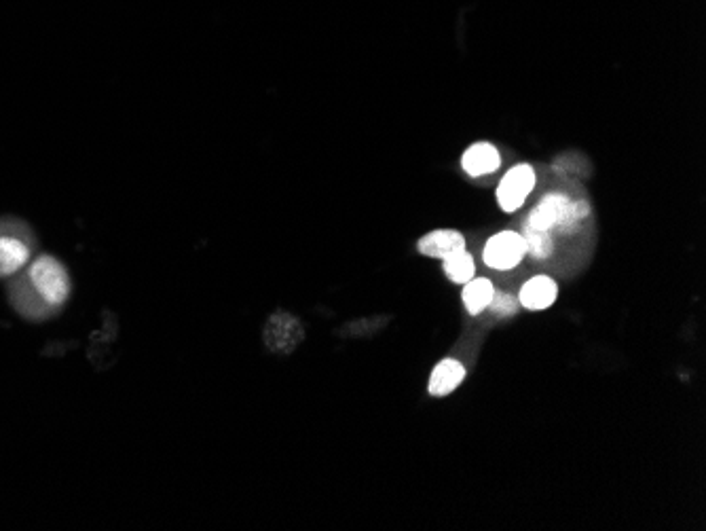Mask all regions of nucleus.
Masks as SVG:
<instances>
[{
    "instance_id": "nucleus-1",
    "label": "nucleus",
    "mask_w": 706,
    "mask_h": 531,
    "mask_svg": "<svg viewBox=\"0 0 706 531\" xmlns=\"http://www.w3.org/2000/svg\"><path fill=\"white\" fill-rule=\"evenodd\" d=\"M70 297L66 267L55 256L43 254L30 263L26 273L11 282V301L28 318H47Z\"/></svg>"
},
{
    "instance_id": "nucleus-2",
    "label": "nucleus",
    "mask_w": 706,
    "mask_h": 531,
    "mask_svg": "<svg viewBox=\"0 0 706 531\" xmlns=\"http://www.w3.org/2000/svg\"><path fill=\"white\" fill-rule=\"evenodd\" d=\"M588 214V201H571L563 193H548L540 204L529 212L525 225L542 231L559 229L563 233H571L580 227V223Z\"/></svg>"
},
{
    "instance_id": "nucleus-3",
    "label": "nucleus",
    "mask_w": 706,
    "mask_h": 531,
    "mask_svg": "<svg viewBox=\"0 0 706 531\" xmlns=\"http://www.w3.org/2000/svg\"><path fill=\"white\" fill-rule=\"evenodd\" d=\"M525 256H527L525 240L523 235L516 231H501L489 237L485 250H482V261H485L487 267L497 271H510L518 267Z\"/></svg>"
},
{
    "instance_id": "nucleus-4",
    "label": "nucleus",
    "mask_w": 706,
    "mask_h": 531,
    "mask_svg": "<svg viewBox=\"0 0 706 531\" xmlns=\"http://www.w3.org/2000/svg\"><path fill=\"white\" fill-rule=\"evenodd\" d=\"M535 187V170L527 163L514 166L497 187V201L504 212H516L525 204Z\"/></svg>"
},
{
    "instance_id": "nucleus-5",
    "label": "nucleus",
    "mask_w": 706,
    "mask_h": 531,
    "mask_svg": "<svg viewBox=\"0 0 706 531\" xmlns=\"http://www.w3.org/2000/svg\"><path fill=\"white\" fill-rule=\"evenodd\" d=\"M17 227L13 231L0 229V278L15 276L30 263L32 240L28 233H17Z\"/></svg>"
},
{
    "instance_id": "nucleus-6",
    "label": "nucleus",
    "mask_w": 706,
    "mask_h": 531,
    "mask_svg": "<svg viewBox=\"0 0 706 531\" xmlns=\"http://www.w3.org/2000/svg\"><path fill=\"white\" fill-rule=\"evenodd\" d=\"M303 335V324L284 311L271 316L265 326V343L275 354H290L301 343Z\"/></svg>"
},
{
    "instance_id": "nucleus-7",
    "label": "nucleus",
    "mask_w": 706,
    "mask_h": 531,
    "mask_svg": "<svg viewBox=\"0 0 706 531\" xmlns=\"http://www.w3.org/2000/svg\"><path fill=\"white\" fill-rule=\"evenodd\" d=\"M417 250L430 259H449V256L466 250V237L453 229H438L423 235L417 242Z\"/></svg>"
},
{
    "instance_id": "nucleus-8",
    "label": "nucleus",
    "mask_w": 706,
    "mask_h": 531,
    "mask_svg": "<svg viewBox=\"0 0 706 531\" xmlns=\"http://www.w3.org/2000/svg\"><path fill=\"white\" fill-rule=\"evenodd\" d=\"M559 297V286L548 276H535L520 288L518 301L529 311H544Z\"/></svg>"
},
{
    "instance_id": "nucleus-9",
    "label": "nucleus",
    "mask_w": 706,
    "mask_h": 531,
    "mask_svg": "<svg viewBox=\"0 0 706 531\" xmlns=\"http://www.w3.org/2000/svg\"><path fill=\"white\" fill-rule=\"evenodd\" d=\"M463 379H466V369H463V364L455 358H447L436 364L430 383H427V392H430V396L434 398L449 396L461 386Z\"/></svg>"
},
{
    "instance_id": "nucleus-10",
    "label": "nucleus",
    "mask_w": 706,
    "mask_h": 531,
    "mask_svg": "<svg viewBox=\"0 0 706 531\" xmlns=\"http://www.w3.org/2000/svg\"><path fill=\"white\" fill-rule=\"evenodd\" d=\"M499 166H501V157L491 142H476L461 157L463 172L474 178L493 174Z\"/></svg>"
},
{
    "instance_id": "nucleus-11",
    "label": "nucleus",
    "mask_w": 706,
    "mask_h": 531,
    "mask_svg": "<svg viewBox=\"0 0 706 531\" xmlns=\"http://www.w3.org/2000/svg\"><path fill=\"white\" fill-rule=\"evenodd\" d=\"M493 292H495V286L487 278H472L470 282L463 284L461 301H463V305H466L468 314H472V316L482 314V311L489 307V303L493 299Z\"/></svg>"
},
{
    "instance_id": "nucleus-12",
    "label": "nucleus",
    "mask_w": 706,
    "mask_h": 531,
    "mask_svg": "<svg viewBox=\"0 0 706 531\" xmlns=\"http://www.w3.org/2000/svg\"><path fill=\"white\" fill-rule=\"evenodd\" d=\"M442 269H444V276H447L453 284H466L474 278V273H476L474 256L468 250H461V252L449 256V259H444Z\"/></svg>"
},
{
    "instance_id": "nucleus-13",
    "label": "nucleus",
    "mask_w": 706,
    "mask_h": 531,
    "mask_svg": "<svg viewBox=\"0 0 706 531\" xmlns=\"http://www.w3.org/2000/svg\"><path fill=\"white\" fill-rule=\"evenodd\" d=\"M523 240H525L527 256H531L533 261H546L548 256H552V252H554L552 231L533 229L523 223Z\"/></svg>"
},
{
    "instance_id": "nucleus-14",
    "label": "nucleus",
    "mask_w": 706,
    "mask_h": 531,
    "mask_svg": "<svg viewBox=\"0 0 706 531\" xmlns=\"http://www.w3.org/2000/svg\"><path fill=\"white\" fill-rule=\"evenodd\" d=\"M493 314L497 318H512L518 314V309H520V301L516 297H512L510 292H501V290H495L493 292V299L489 303V307Z\"/></svg>"
}]
</instances>
